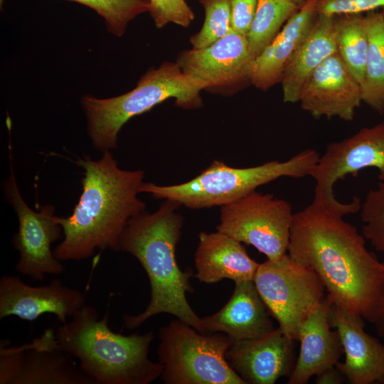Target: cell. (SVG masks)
I'll use <instances>...</instances> for the list:
<instances>
[{
	"label": "cell",
	"instance_id": "cell-21",
	"mask_svg": "<svg viewBox=\"0 0 384 384\" xmlns=\"http://www.w3.org/2000/svg\"><path fill=\"white\" fill-rule=\"evenodd\" d=\"M194 261V276L206 284L253 280L260 265L242 242L219 231L199 233Z\"/></svg>",
	"mask_w": 384,
	"mask_h": 384
},
{
	"label": "cell",
	"instance_id": "cell-36",
	"mask_svg": "<svg viewBox=\"0 0 384 384\" xmlns=\"http://www.w3.org/2000/svg\"><path fill=\"white\" fill-rule=\"evenodd\" d=\"M381 11H382V13H383V14L384 16V7L381 9Z\"/></svg>",
	"mask_w": 384,
	"mask_h": 384
},
{
	"label": "cell",
	"instance_id": "cell-15",
	"mask_svg": "<svg viewBox=\"0 0 384 384\" xmlns=\"http://www.w3.org/2000/svg\"><path fill=\"white\" fill-rule=\"evenodd\" d=\"M85 305V296L79 289L65 286L56 279L47 285L33 287L17 276L0 279V319L16 316L32 321L45 314H55L61 324L67 322Z\"/></svg>",
	"mask_w": 384,
	"mask_h": 384
},
{
	"label": "cell",
	"instance_id": "cell-30",
	"mask_svg": "<svg viewBox=\"0 0 384 384\" xmlns=\"http://www.w3.org/2000/svg\"><path fill=\"white\" fill-rule=\"evenodd\" d=\"M384 7V0H316L318 14L336 16L375 11Z\"/></svg>",
	"mask_w": 384,
	"mask_h": 384
},
{
	"label": "cell",
	"instance_id": "cell-27",
	"mask_svg": "<svg viewBox=\"0 0 384 384\" xmlns=\"http://www.w3.org/2000/svg\"><path fill=\"white\" fill-rule=\"evenodd\" d=\"M198 1L204 8L205 19L201 30L190 38L193 48H205L232 30L229 0Z\"/></svg>",
	"mask_w": 384,
	"mask_h": 384
},
{
	"label": "cell",
	"instance_id": "cell-10",
	"mask_svg": "<svg viewBox=\"0 0 384 384\" xmlns=\"http://www.w3.org/2000/svg\"><path fill=\"white\" fill-rule=\"evenodd\" d=\"M293 218L289 202L255 190L220 207L216 230L277 260L287 254Z\"/></svg>",
	"mask_w": 384,
	"mask_h": 384
},
{
	"label": "cell",
	"instance_id": "cell-22",
	"mask_svg": "<svg viewBox=\"0 0 384 384\" xmlns=\"http://www.w3.org/2000/svg\"><path fill=\"white\" fill-rule=\"evenodd\" d=\"M333 21L334 16L318 14L308 37L285 68L280 82L284 102H299L302 87L309 77L337 51Z\"/></svg>",
	"mask_w": 384,
	"mask_h": 384
},
{
	"label": "cell",
	"instance_id": "cell-24",
	"mask_svg": "<svg viewBox=\"0 0 384 384\" xmlns=\"http://www.w3.org/2000/svg\"><path fill=\"white\" fill-rule=\"evenodd\" d=\"M333 33L338 53L361 83L368 47L366 16L363 14L334 16Z\"/></svg>",
	"mask_w": 384,
	"mask_h": 384
},
{
	"label": "cell",
	"instance_id": "cell-20",
	"mask_svg": "<svg viewBox=\"0 0 384 384\" xmlns=\"http://www.w3.org/2000/svg\"><path fill=\"white\" fill-rule=\"evenodd\" d=\"M317 16L316 0H305L271 43L252 60L249 73L252 85L265 91L281 82L285 68L308 37Z\"/></svg>",
	"mask_w": 384,
	"mask_h": 384
},
{
	"label": "cell",
	"instance_id": "cell-3",
	"mask_svg": "<svg viewBox=\"0 0 384 384\" xmlns=\"http://www.w3.org/2000/svg\"><path fill=\"white\" fill-rule=\"evenodd\" d=\"M178 204L164 200L157 210L146 211L133 218L121 235L118 251L131 254L146 272L150 284V300L142 312L123 316L124 326L135 329L151 317L169 314L203 334L201 318L192 309L186 298L193 289L192 272L180 269L176 247L183 218Z\"/></svg>",
	"mask_w": 384,
	"mask_h": 384
},
{
	"label": "cell",
	"instance_id": "cell-5",
	"mask_svg": "<svg viewBox=\"0 0 384 384\" xmlns=\"http://www.w3.org/2000/svg\"><path fill=\"white\" fill-rule=\"evenodd\" d=\"M203 90L205 86L185 74L176 63L164 62L148 70L125 94L107 99L85 95L81 102L94 147L102 152L115 149L118 133L127 121L169 98L181 108L201 107Z\"/></svg>",
	"mask_w": 384,
	"mask_h": 384
},
{
	"label": "cell",
	"instance_id": "cell-4",
	"mask_svg": "<svg viewBox=\"0 0 384 384\" xmlns=\"http://www.w3.org/2000/svg\"><path fill=\"white\" fill-rule=\"evenodd\" d=\"M71 321L55 331L60 347L76 358L95 384H149L161 375V363L149 358L153 331L125 336L108 326L109 313L84 305Z\"/></svg>",
	"mask_w": 384,
	"mask_h": 384
},
{
	"label": "cell",
	"instance_id": "cell-28",
	"mask_svg": "<svg viewBox=\"0 0 384 384\" xmlns=\"http://www.w3.org/2000/svg\"><path fill=\"white\" fill-rule=\"evenodd\" d=\"M360 210L361 234L376 251L384 253V181L368 191Z\"/></svg>",
	"mask_w": 384,
	"mask_h": 384
},
{
	"label": "cell",
	"instance_id": "cell-6",
	"mask_svg": "<svg viewBox=\"0 0 384 384\" xmlns=\"http://www.w3.org/2000/svg\"><path fill=\"white\" fill-rule=\"evenodd\" d=\"M319 157L316 150L306 149L284 161L274 160L247 168H235L215 160L186 182L170 186L144 182L140 193H149L156 199L169 200L190 209L221 207L279 178L309 176Z\"/></svg>",
	"mask_w": 384,
	"mask_h": 384
},
{
	"label": "cell",
	"instance_id": "cell-29",
	"mask_svg": "<svg viewBox=\"0 0 384 384\" xmlns=\"http://www.w3.org/2000/svg\"><path fill=\"white\" fill-rule=\"evenodd\" d=\"M149 13L159 28L169 23L188 27L194 14L186 0H150Z\"/></svg>",
	"mask_w": 384,
	"mask_h": 384
},
{
	"label": "cell",
	"instance_id": "cell-7",
	"mask_svg": "<svg viewBox=\"0 0 384 384\" xmlns=\"http://www.w3.org/2000/svg\"><path fill=\"white\" fill-rule=\"evenodd\" d=\"M159 338L164 383L246 384L227 361L233 339L225 334H202L176 319L160 329Z\"/></svg>",
	"mask_w": 384,
	"mask_h": 384
},
{
	"label": "cell",
	"instance_id": "cell-2",
	"mask_svg": "<svg viewBox=\"0 0 384 384\" xmlns=\"http://www.w3.org/2000/svg\"><path fill=\"white\" fill-rule=\"evenodd\" d=\"M84 169L82 191L72 214L60 217L63 239L54 250L60 261H79L97 249L118 251L128 222L144 212L146 203L138 194L144 174L120 169L110 150L92 160L79 159Z\"/></svg>",
	"mask_w": 384,
	"mask_h": 384
},
{
	"label": "cell",
	"instance_id": "cell-17",
	"mask_svg": "<svg viewBox=\"0 0 384 384\" xmlns=\"http://www.w3.org/2000/svg\"><path fill=\"white\" fill-rule=\"evenodd\" d=\"M329 321L341 338L345 360L335 366L351 384L384 383V345L364 330V321L332 305Z\"/></svg>",
	"mask_w": 384,
	"mask_h": 384
},
{
	"label": "cell",
	"instance_id": "cell-1",
	"mask_svg": "<svg viewBox=\"0 0 384 384\" xmlns=\"http://www.w3.org/2000/svg\"><path fill=\"white\" fill-rule=\"evenodd\" d=\"M343 218L311 202L294 214L287 254L318 275L334 305L374 324L384 306V262Z\"/></svg>",
	"mask_w": 384,
	"mask_h": 384
},
{
	"label": "cell",
	"instance_id": "cell-26",
	"mask_svg": "<svg viewBox=\"0 0 384 384\" xmlns=\"http://www.w3.org/2000/svg\"><path fill=\"white\" fill-rule=\"evenodd\" d=\"M85 5L102 16L107 31L122 36L129 21L150 11V0H67Z\"/></svg>",
	"mask_w": 384,
	"mask_h": 384
},
{
	"label": "cell",
	"instance_id": "cell-32",
	"mask_svg": "<svg viewBox=\"0 0 384 384\" xmlns=\"http://www.w3.org/2000/svg\"><path fill=\"white\" fill-rule=\"evenodd\" d=\"M346 380L336 366H331L316 375L315 383L341 384Z\"/></svg>",
	"mask_w": 384,
	"mask_h": 384
},
{
	"label": "cell",
	"instance_id": "cell-23",
	"mask_svg": "<svg viewBox=\"0 0 384 384\" xmlns=\"http://www.w3.org/2000/svg\"><path fill=\"white\" fill-rule=\"evenodd\" d=\"M368 47L363 79L362 102L375 112L384 113V16L378 11L366 15Z\"/></svg>",
	"mask_w": 384,
	"mask_h": 384
},
{
	"label": "cell",
	"instance_id": "cell-9",
	"mask_svg": "<svg viewBox=\"0 0 384 384\" xmlns=\"http://www.w3.org/2000/svg\"><path fill=\"white\" fill-rule=\"evenodd\" d=\"M367 168L377 169L379 181H384V121L327 145L309 175L315 181L312 202L343 216L358 212L361 200L354 196L349 203L340 202L334 186L338 181Z\"/></svg>",
	"mask_w": 384,
	"mask_h": 384
},
{
	"label": "cell",
	"instance_id": "cell-35",
	"mask_svg": "<svg viewBox=\"0 0 384 384\" xmlns=\"http://www.w3.org/2000/svg\"><path fill=\"white\" fill-rule=\"evenodd\" d=\"M4 1V0H0V7H1V9H2Z\"/></svg>",
	"mask_w": 384,
	"mask_h": 384
},
{
	"label": "cell",
	"instance_id": "cell-12",
	"mask_svg": "<svg viewBox=\"0 0 384 384\" xmlns=\"http://www.w3.org/2000/svg\"><path fill=\"white\" fill-rule=\"evenodd\" d=\"M73 358L50 328L28 343L1 341L0 384H95Z\"/></svg>",
	"mask_w": 384,
	"mask_h": 384
},
{
	"label": "cell",
	"instance_id": "cell-19",
	"mask_svg": "<svg viewBox=\"0 0 384 384\" xmlns=\"http://www.w3.org/2000/svg\"><path fill=\"white\" fill-rule=\"evenodd\" d=\"M269 313L253 280L237 282L223 308L201 318L203 334L223 333L233 341L261 338L275 329Z\"/></svg>",
	"mask_w": 384,
	"mask_h": 384
},
{
	"label": "cell",
	"instance_id": "cell-11",
	"mask_svg": "<svg viewBox=\"0 0 384 384\" xmlns=\"http://www.w3.org/2000/svg\"><path fill=\"white\" fill-rule=\"evenodd\" d=\"M9 160L11 174L4 183V190L18 221V230L13 238V245L19 252L16 269L38 281L43 280L48 274H60L65 267L51 250L52 243L63 234L60 217L55 215L51 205L42 206L38 212L28 206L18 188L11 150Z\"/></svg>",
	"mask_w": 384,
	"mask_h": 384
},
{
	"label": "cell",
	"instance_id": "cell-33",
	"mask_svg": "<svg viewBox=\"0 0 384 384\" xmlns=\"http://www.w3.org/2000/svg\"><path fill=\"white\" fill-rule=\"evenodd\" d=\"M374 324L378 336L384 338V306Z\"/></svg>",
	"mask_w": 384,
	"mask_h": 384
},
{
	"label": "cell",
	"instance_id": "cell-16",
	"mask_svg": "<svg viewBox=\"0 0 384 384\" xmlns=\"http://www.w3.org/2000/svg\"><path fill=\"white\" fill-rule=\"evenodd\" d=\"M295 341L278 327L261 338L233 341L226 359L246 384H274L294 368Z\"/></svg>",
	"mask_w": 384,
	"mask_h": 384
},
{
	"label": "cell",
	"instance_id": "cell-14",
	"mask_svg": "<svg viewBox=\"0 0 384 384\" xmlns=\"http://www.w3.org/2000/svg\"><path fill=\"white\" fill-rule=\"evenodd\" d=\"M303 110L312 117L353 120L362 102L361 83L336 51L309 77L299 100Z\"/></svg>",
	"mask_w": 384,
	"mask_h": 384
},
{
	"label": "cell",
	"instance_id": "cell-31",
	"mask_svg": "<svg viewBox=\"0 0 384 384\" xmlns=\"http://www.w3.org/2000/svg\"><path fill=\"white\" fill-rule=\"evenodd\" d=\"M232 30L247 36L252 23L257 0H229Z\"/></svg>",
	"mask_w": 384,
	"mask_h": 384
},
{
	"label": "cell",
	"instance_id": "cell-18",
	"mask_svg": "<svg viewBox=\"0 0 384 384\" xmlns=\"http://www.w3.org/2000/svg\"><path fill=\"white\" fill-rule=\"evenodd\" d=\"M333 304L326 297L302 322L298 332L300 348L288 384H305L324 370L335 366L343 353L338 331L331 329Z\"/></svg>",
	"mask_w": 384,
	"mask_h": 384
},
{
	"label": "cell",
	"instance_id": "cell-13",
	"mask_svg": "<svg viewBox=\"0 0 384 384\" xmlns=\"http://www.w3.org/2000/svg\"><path fill=\"white\" fill-rule=\"evenodd\" d=\"M252 60L246 36L231 30L205 48L182 51L176 63L185 74L202 83L206 90L250 82Z\"/></svg>",
	"mask_w": 384,
	"mask_h": 384
},
{
	"label": "cell",
	"instance_id": "cell-34",
	"mask_svg": "<svg viewBox=\"0 0 384 384\" xmlns=\"http://www.w3.org/2000/svg\"><path fill=\"white\" fill-rule=\"evenodd\" d=\"M290 1H292L294 4H297V6H299V7H301L305 1V0H290Z\"/></svg>",
	"mask_w": 384,
	"mask_h": 384
},
{
	"label": "cell",
	"instance_id": "cell-8",
	"mask_svg": "<svg viewBox=\"0 0 384 384\" xmlns=\"http://www.w3.org/2000/svg\"><path fill=\"white\" fill-rule=\"evenodd\" d=\"M253 282L279 327L296 341L302 322L326 296L318 275L288 254L260 264Z\"/></svg>",
	"mask_w": 384,
	"mask_h": 384
},
{
	"label": "cell",
	"instance_id": "cell-25",
	"mask_svg": "<svg viewBox=\"0 0 384 384\" xmlns=\"http://www.w3.org/2000/svg\"><path fill=\"white\" fill-rule=\"evenodd\" d=\"M299 8L290 0H257L255 16L246 36L253 59Z\"/></svg>",
	"mask_w": 384,
	"mask_h": 384
}]
</instances>
